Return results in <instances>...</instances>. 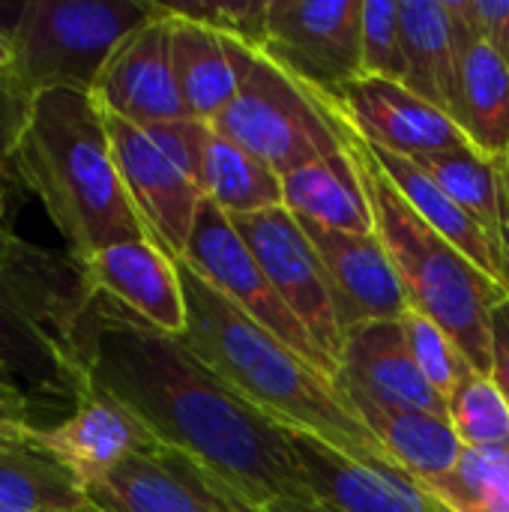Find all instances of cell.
<instances>
[{
	"mask_svg": "<svg viewBox=\"0 0 509 512\" xmlns=\"http://www.w3.org/2000/svg\"><path fill=\"white\" fill-rule=\"evenodd\" d=\"M96 297L78 255L33 246L15 234L0 267V300L72 351V336Z\"/></svg>",
	"mask_w": 509,
	"mask_h": 512,
	"instance_id": "15",
	"label": "cell"
},
{
	"mask_svg": "<svg viewBox=\"0 0 509 512\" xmlns=\"http://www.w3.org/2000/svg\"><path fill=\"white\" fill-rule=\"evenodd\" d=\"M360 420L372 429L381 447L393 456L399 471L414 477L417 483H429L444 477L456 459L462 456V441L450 423V417L426 414V411H396L378 408L363 399H348Z\"/></svg>",
	"mask_w": 509,
	"mask_h": 512,
	"instance_id": "26",
	"label": "cell"
},
{
	"mask_svg": "<svg viewBox=\"0 0 509 512\" xmlns=\"http://www.w3.org/2000/svg\"><path fill=\"white\" fill-rule=\"evenodd\" d=\"M285 510L288 512H324V507L318 504V507H297V504H285Z\"/></svg>",
	"mask_w": 509,
	"mask_h": 512,
	"instance_id": "41",
	"label": "cell"
},
{
	"mask_svg": "<svg viewBox=\"0 0 509 512\" xmlns=\"http://www.w3.org/2000/svg\"><path fill=\"white\" fill-rule=\"evenodd\" d=\"M0 378L30 405L36 429L72 417L90 396V378L75 354L0 300Z\"/></svg>",
	"mask_w": 509,
	"mask_h": 512,
	"instance_id": "14",
	"label": "cell"
},
{
	"mask_svg": "<svg viewBox=\"0 0 509 512\" xmlns=\"http://www.w3.org/2000/svg\"><path fill=\"white\" fill-rule=\"evenodd\" d=\"M255 54L258 51L246 42L171 18V66L186 114L192 120L213 123L234 102Z\"/></svg>",
	"mask_w": 509,
	"mask_h": 512,
	"instance_id": "22",
	"label": "cell"
},
{
	"mask_svg": "<svg viewBox=\"0 0 509 512\" xmlns=\"http://www.w3.org/2000/svg\"><path fill=\"white\" fill-rule=\"evenodd\" d=\"M420 486L447 512H509V444L462 447L444 477Z\"/></svg>",
	"mask_w": 509,
	"mask_h": 512,
	"instance_id": "30",
	"label": "cell"
},
{
	"mask_svg": "<svg viewBox=\"0 0 509 512\" xmlns=\"http://www.w3.org/2000/svg\"><path fill=\"white\" fill-rule=\"evenodd\" d=\"M507 195H509V156H507Z\"/></svg>",
	"mask_w": 509,
	"mask_h": 512,
	"instance_id": "45",
	"label": "cell"
},
{
	"mask_svg": "<svg viewBox=\"0 0 509 512\" xmlns=\"http://www.w3.org/2000/svg\"><path fill=\"white\" fill-rule=\"evenodd\" d=\"M117 171L123 177L126 195L147 228L153 246H159L171 261H180L195 228L204 192L150 135L147 129L105 114Z\"/></svg>",
	"mask_w": 509,
	"mask_h": 512,
	"instance_id": "10",
	"label": "cell"
},
{
	"mask_svg": "<svg viewBox=\"0 0 509 512\" xmlns=\"http://www.w3.org/2000/svg\"><path fill=\"white\" fill-rule=\"evenodd\" d=\"M348 138V135H345ZM282 207L318 225L372 234L375 216L351 150L318 159L282 177Z\"/></svg>",
	"mask_w": 509,
	"mask_h": 512,
	"instance_id": "25",
	"label": "cell"
},
{
	"mask_svg": "<svg viewBox=\"0 0 509 512\" xmlns=\"http://www.w3.org/2000/svg\"><path fill=\"white\" fill-rule=\"evenodd\" d=\"M300 228L312 240L333 291V303L345 333L369 321H402L408 306L399 273L381 243L372 234H351L318 225L297 216Z\"/></svg>",
	"mask_w": 509,
	"mask_h": 512,
	"instance_id": "13",
	"label": "cell"
},
{
	"mask_svg": "<svg viewBox=\"0 0 509 512\" xmlns=\"http://www.w3.org/2000/svg\"><path fill=\"white\" fill-rule=\"evenodd\" d=\"M69 512H105V510H99L96 504H90V501H87V504H81V507H75V510H69Z\"/></svg>",
	"mask_w": 509,
	"mask_h": 512,
	"instance_id": "42",
	"label": "cell"
},
{
	"mask_svg": "<svg viewBox=\"0 0 509 512\" xmlns=\"http://www.w3.org/2000/svg\"><path fill=\"white\" fill-rule=\"evenodd\" d=\"M15 171L81 261L114 243L150 240L117 171L105 111L90 93L33 96Z\"/></svg>",
	"mask_w": 509,
	"mask_h": 512,
	"instance_id": "3",
	"label": "cell"
},
{
	"mask_svg": "<svg viewBox=\"0 0 509 512\" xmlns=\"http://www.w3.org/2000/svg\"><path fill=\"white\" fill-rule=\"evenodd\" d=\"M336 384L345 399L447 417V399L423 378L420 366L414 363L402 321H369L351 327L345 333Z\"/></svg>",
	"mask_w": 509,
	"mask_h": 512,
	"instance_id": "17",
	"label": "cell"
},
{
	"mask_svg": "<svg viewBox=\"0 0 509 512\" xmlns=\"http://www.w3.org/2000/svg\"><path fill=\"white\" fill-rule=\"evenodd\" d=\"M402 48H405V87L456 114L459 102V36L447 0H399Z\"/></svg>",
	"mask_w": 509,
	"mask_h": 512,
	"instance_id": "23",
	"label": "cell"
},
{
	"mask_svg": "<svg viewBox=\"0 0 509 512\" xmlns=\"http://www.w3.org/2000/svg\"><path fill=\"white\" fill-rule=\"evenodd\" d=\"M0 66H12V45H9L6 27H0Z\"/></svg>",
	"mask_w": 509,
	"mask_h": 512,
	"instance_id": "39",
	"label": "cell"
},
{
	"mask_svg": "<svg viewBox=\"0 0 509 512\" xmlns=\"http://www.w3.org/2000/svg\"><path fill=\"white\" fill-rule=\"evenodd\" d=\"M447 417L465 447L509 444V405L492 375L474 372L447 402Z\"/></svg>",
	"mask_w": 509,
	"mask_h": 512,
	"instance_id": "31",
	"label": "cell"
},
{
	"mask_svg": "<svg viewBox=\"0 0 509 512\" xmlns=\"http://www.w3.org/2000/svg\"><path fill=\"white\" fill-rule=\"evenodd\" d=\"M402 330H405V342L408 351L414 357V363L420 366L423 378L450 402V396L477 372L468 357L462 354V348L450 339V333L444 327H438L432 318L408 309L402 318Z\"/></svg>",
	"mask_w": 509,
	"mask_h": 512,
	"instance_id": "32",
	"label": "cell"
},
{
	"mask_svg": "<svg viewBox=\"0 0 509 512\" xmlns=\"http://www.w3.org/2000/svg\"><path fill=\"white\" fill-rule=\"evenodd\" d=\"M36 441L63 462L84 492L138 453H153L162 441L114 396L90 390L87 402L51 429H36Z\"/></svg>",
	"mask_w": 509,
	"mask_h": 512,
	"instance_id": "18",
	"label": "cell"
},
{
	"mask_svg": "<svg viewBox=\"0 0 509 512\" xmlns=\"http://www.w3.org/2000/svg\"><path fill=\"white\" fill-rule=\"evenodd\" d=\"M318 96L354 135L390 153L417 159L429 153L471 147L453 117H447L441 108L429 105L399 81L360 75Z\"/></svg>",
	"mask_w": 509,
	"mask_h": 512,
	"instance_id": "12",
	"label": "cell"
},
{
	"mask_svg": "<svg viewBox=\"0 0 509 512\" xmlns=\"http://www.w3.org/2000/svg\"><path fill=\"white\" fill-rule=\"evenodd\" d=\"M345 135L372 204L375 234L399 273L408 306L444 327L468 363L480 375H489L492 312L507 300L509 291L414 213L360 135L348 126Z\"/></svg>",
	"mask_w": 509,
	"mask_h": 512,
	"instance_id": "4",
	"label": "cell"
},
{
	"mask_svg": "<svg viewBox=\"0 0 509 512\" xmlns=\"http://www.w3.org/2000/svg\"><path fill=\"white\" fill-rule=\"evenodd\" d=\"M33 429H36V420H33L30 405L6 378H0V435H24Z\"/></svg>",
	"mask_w": 509,
	"mask_h": 512,
	"instance_id": "38",
	"label": "cell"
},
{
	"mask_svg": "<svg viewBox=\"0 0 509 512\" xmlns=\"http://www.w3.org/2000/svg\"><path fill=\"white\" fill-rule=\"evenodd\" d=\"M489 237L501 279L509 291V195L507 159H489L474 147L429 153L414 159Z\"/></svg>",
	"mask_w": 509,
	"mask_h": 512,
	"instance_id": "24",
	"label": "cell"
},
{
	"mask_svg": "<svg viewBox=\"0 0 509 512\" xmlns=\"http://www.w3.org/2000/svg\"><path fill=\"white\" fill-rule=\"evenodd\" d=\"M210 126L279 177L348 150L345 123L336 111L261 51L243 75L234 102Z\"/></svg>",
	"mask_w": 509,
	"mask_h": 512,
	"instance_id": "6",
	"label": "cell"
},
{
	"mask_svg": "<svg viewBox=\"0 0 509 512\" xmlns=\"http://www.w3.org/2000/svg\"><path fill=\"white\" fill-rule=\"evenodd\" d=\"M186 330L177 336L213 375L288 432H303L375 471H399L339 384L177 261ZM414 480V477H411Z\"/></svg>",
	"mask_w": 509,
	"mask_h": 512,
	"instance_id": "2",
	"label": "cell"
},
{
	"mask_svg": "<svg viewBox=\"0 0 509 512\" xmlns=\"http://www.w3.org/2000/svg\"><path fill=\"white\" fill-rule=\"evenodd\" d=\"M363 75L405 81L399 0H363Z\"/></svg>",
	"mask_w": 509,
	"mask_h": 512,
	"instance_id": "34",
	"label": "cell"
},
{
	"mask_svg": "<svg viewBox=\"0 0 509 512\" xmlns=\"http://www.w3.org/2000/svg\"><path fill=\"white\" fill-rule=\"evenodd\" d=\"M12 240H15L12 228H9V225H0V267H3V261H6V252H9Z\"/></svg>",
	"mask_w": 509,
	"mask_h": 512,
	"instance_id": "40",
	"label": "cell"
},
{
	"mask_svg": "<svg viewBox=\"0 0 509 512\" xmlns=\"http://www.w3.org/2000/svg\"><path fill=\"white\" fill-rule=\"evenodd\" d=\"M105 512H258L192 456L159 447L138 453L87 489Z\"/></svg>",
	"mask_w": 509,
	"mask_h": 512,
	"instance_id": "11",
	"label": "cell"
},
{
	"mask_svg": "<svg viewBox=\"0 0 509 512\" xmlns=\"http://www.w3.org/2000/svg\"><path fill=\"white\" fill-rule=\"evenodd\" d=\"M165 15L183 18L192 24H201L219 36L237 39L261 51L267 36V3L270 0H189V3H171L156 0Z\"/></svg>",
	"mask_w": 509,
	"mask_h": 512,
	"instance_id": "33",
	"label": "cell"
},
{
	"mask_svg": "<svg viewBox=\"0 0 509 512\" xmlns=\"http://www.w3.org/2000/svg\"><path fill=\"white\" fill-rule=\"evenodd\" d=\"M459 36V102L453 123L468 144L489 156H509V66L471 27L459 0H447Z\"/></svg>",
	"mask_w": 509,
	"mask_h": 512,
	"instance_id": "21",
	"label": "cell"
},
{
	"mask_svg": "<svg viewBox=\"0 0 509 512\" xmlns=\"http://www.w3.org/2000/svg\"><path fill=\"white\" fill-rule=\"evenodd\" d=\"M369 150L378 159V165L384 168V174L390 177V183L399 189V195L414 207V213L429 228H435L444 240H450L462 255H468L483 273H489L492 279H498L504 285L501 264H498V255H495L486 231L414 159L399 156V153H390V150L375 147V144H369Z\"/></svg>",
	"mask_w": 509,
	"mask_h": 512,
	"instance_id": "27",
	"label": "cell"
},
{
	"mask_svg": "<svg viewBox=\"0 0 509 512\" xmlns=\"http://www.w3.org/2000/svg\"><path fill=\"white\" fill-rule=\"evenodd\" d=\"M33 93L21 84L12 66H0V225L6 222L15 189L21 186L15 171V153L30 117Z\"/></svg>",
	"mask_w": 509,
	"mask_h": 512,
	"instance_id": "35",
	"label": "cell"
},
{
	"mask_svg": "<svg viewBox=\"0 0 509 512\" xmlns=\"http://www.w3.org/2000/svg\"><path fill=\"white\" fill-rule=\"evenodd\" d=\"M492 381L509 405V297L492 312Z\"/></svg>",
	"mask_w": 509,
	"mask_h": 512,
	"instance_id": "37",
	"label": "cell"
},
{
	"mask_svg": "<svg viewBox=\"0 0 509 512\" xmlns=\"http://www.w3.org/2000/svg\"><path fill=\"white\" fill-rule=\"evenodd\" d=\"M0 504L18 512H69L87 504L84 486L39 441L27 435L0 438Z\"/></svg>",
	"mask_w": 509,
	"mask_h": 512,
	"instance_id": "28",
	"label": "cell"
},
{
	"mask_svg": "<svg viewBox=\"0 0 509 512\" xmlns=\"http://www.w3.org/2000/svg\"><path fill=\"white\" fill-rule=\"evenodd\" d=\"M84 267L96 291L117 300L162 333L183 336L186 300L177 261H171L159 246H153L150 240L114 243L90 255Z\"/></svg>",
	"mask_w": 509,
	"mask_h": 512,
	"instance_id": "20",
	"label": "cell"
},
{
	"mask_svg": "<svg viewBox=\"0 0 509 512\" xmlns=\"http://www.w3.org/2000/svg\"><path fill=\"white\" fill-rule=\"evenodd\" d=\"M180 261L210 288H216L228 303H234L240 312H246L252 321H258L264 330H270L276 339L291 345L300 357H306L312 366L336 381V369L318 351L297 315L285 306V300L261 270L258 258L234 228L231 216L222 213L210 198H204L198 207L195 228Z\"/></svg>",
	"mask_w": 509,
	"mask_h": 512,
	"instance_id": "7",
	"label": "cell"
},
{
	"mask_svg": "<svg viewBox=\"0 0 509 512\" xmlns=\"http://www.w3.org/2000/svg\"><path fill=\"white\" fill-rule=\"evenodd\" d=\"M159 15L156 0H30L6 27L12 69L33 96L93 93L111 54Z\"/></svg>",
	"mask_w": 509,
	"mask_h": 512,
	"instance_id": "5",
	"label": "cell"
},
{
	"mask_svg": "<svg viewBox=\"0 0 509 512\" xmlns=\"http://www.w3.org/2000/svg\"><path fill=\"white\" fill-rule=\"evenodd\" d=\"M234 228L258 258L261 270L285 300V306L306 327L318 351L339 375V360L345 348V327L339 321L327 270L300 228L297 216L285 207H273L252 216H231Z\"/></svg>",
	"mask_w": 509,
	"mask_h": 512,
	"instance_id": "9",
	"label": "cell"
},
{
	"mask_svg": "<svg viewBox=\"0 0 509 512\" xmlns=\"http://www.w3.org/2000/svg\"><path fill=\"white\" fill-rule=\"evenodd\" d=\"M321 507H324V504H321ZM324 512H336V510H330V507H324Z\"/></svg>",
	"mask_w": 509,
	"mask_h": 512,
	"instance_id": "46",
	"label": "cell"
},
{
	"mask_svg": "<svg viewBox=\"0 0 509 512\" xmlns=\"http://www.w3.org/2000/svg\"><path fill=\"white\" fill-rule=\"evenodd\" d=\"M201 192L228 216L282 207V177L240 144L213 132V126L201 153Z\"/></svg>",
	"mask_w": 509,
	"mask_h": 512,
	"instance_id": "29",
	"label": "cell"
},
{
	"mask_svg": "<svg viewBox=\"0 0 509 512\" xmlns=\"http://www.w3.org/2000/svg\"><path fill=\"white\" fill-rule=\"evenodd\" d=\"M459 9L509 66V0H459Z\"/></svg>",
	"mask_w": 509,
	"mask_h": 512,
	"instance_id": "36",
	"label": "cell"
},
{
	"mask_svg": "<svg viewBox=\"0 0 509 512\" xmlns=\"http://www.w3.org/2000/svg\"><path fill=\"white\" fill-rule=\"evenodd\" d=\"M306 486L318 504L336 512H447L408 474L375 471L324 441L291 432Z\"/></svg>",
	"mask_w": 509,
	"mask_h": 512,
	"instance_id": "19",
	"label": "cell"
},
{
	"mask_svg": "<svg viewBox=\"0 0 509 512\" xmlns=\"http://www.w3.org/2000/svg\"><path fill=\"white\" fill-rule=\"evenodd\" d=\"M261 54L309 90L363 75V0H270Z\"/></svg>",
	"mask_w": 509,
	"mask_h": 512,
	"instance_id": "8",
	"label": "cell"
},
{
	"mask_svg": "<svg viewBox=\"0 0 509 512\" xmlns=\"http://www.w3.org/2000/svg\"><path fill=\"white\" fill-rule=\"evenodd\" d=\"M72 354L93 390L114 396L165 447L201 462L252 507H318L291 432L234 393L177 336L96 291Z\"/></svg>",
	"mask_w": 509,
	"mask_h": 512,
	"instance_id": "1",
	"label": "cell"
},
{
	"mask_svg": "<svg viewBox=\"0 0 509 512\" xmlns=\"http://www.w3.org/2000/svg\"><path fill=\"white\" fill-rule=\"evenodd\" d=\"M0 512H18V510H12V507H6V504H0Z\"/></svg>",
	"mask_w": 509,
	"mask_h": 512,
	"instance_id": "44",
	"label": "cell"
},
{
	"mask_svg": "<svg viewBox=\"0 0 509 512\" xmlns=\"http://www.w3.org/2000/svg\"><path fill=\"white\" fill-rule=\"evenodd\" d=\"M258 512H288V510H285V504H276V507H264V510H258Z\"/></svg>",
	"mask_w": 509,
	"mask_h": 512,
	"instance_id": "43",
	"label": "cell"
},
{
	"mask_svg": "<svg viewBox=\"0 0 509 512\" xmlns=\"http://www.w3.org/2000/svg\"><path fill=\"white\" fill-rule=\"evenodd\" d=\"M90 96L105 114L135 126H156L189 117L174 81L171 18L165 12L135 30L111 54Z\"/></svg>",
	"mask_w": 509,
	"mask_h": 512,
	"instance_id": "16",
	"label": "cell"
}]
</instances>
